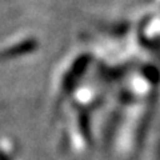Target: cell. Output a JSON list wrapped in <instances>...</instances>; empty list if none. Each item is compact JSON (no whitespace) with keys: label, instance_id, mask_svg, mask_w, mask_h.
I'll use <instances>...</instances> for the list:
<instances>
[{"label":"cell","instance_id":"6da1fadb","mask_svg":"<svg viewBox=\"0 0 160 160\" xmlns=\"http://www.w3.org/2000/svg\"><path fill=\"white\" fill-rule=\"evenodd\" d=\"M89 62H91V56L89 55H82L76 59V62L73 63V66L69 68L67 72V76L63 80V91L64 92H71L72 89L76 87L78 82L80 78L83 76L84 71L87 69Z\"/></svg>","mask_w":160,"mask_h":160},{"label":"cell","instance_id":"7a4b0ae2","mask_svg":"<svg viewBox=\"0 0 160 160\" xmlns=\"http://www.w3.org/2000/svg\"><path fill=\"white\" fill-rule=\"evenodd\" d=\"M36 48H38V42L35 39L24 40V42L16 44V46L8 47L0 52V60H9V59L24 56V55L33 52Z\"/></svg>","mask_w":160,"mask_h":160},{"label":"cell","instance_id":"3957f363","mask_svg":"<svg viewBox=\"0 0 160 160\" xmlns=\"http://www.w3.org/2000/svg\"><path fill=\"white\" fill-rule=\"evenodd\" d=\"M79 127L82 131L83 136L87 140L91 139V129H89V118H88V112L87 111H80L79 112Z\"/></svg>","mask_w":160,"mask_h":160},{"label":"cell","instance_id":"277c9868","mask_svg":"<svg viewBox=\"0 0 160 160\" xmlns=\"http://www.w3.org/2000/svg\"><path fill=\"white\" fill-rule=\"evenodd\" d=\"M143 75L148 82H151L152 84H158L159 80H160V73H159V69L153 66H149L147 68H144Z\"/></svg>","mask_w":160,"mask_h":160}]
</instances>
